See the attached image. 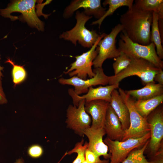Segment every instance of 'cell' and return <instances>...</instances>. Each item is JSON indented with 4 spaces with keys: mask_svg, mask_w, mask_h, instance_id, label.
Segmentation results:
<instances>
[{
    "mask_svg": "<svg viewBox=\"0 0 163 163\" xmlns=\"http://www.w3.org/2000/svg\"><path fill=\"white\" fill-rule=\"evenodd\" d=\"M152 12L141 10L133 4L132 7L121 15L120 24L125 33L133 42L147 45L150 41Z\"/></svg>",
    "mask_w": 163,
    "mask_h": 163,
    "instance_id": "cell-1",
    "label": "cell"
},
{
    "mask_svg": "<svg viewBox=\"0 0 163 163\" xmlns=\"http://www.w3.org/2000/svg\"><path fill=\"white\" fill-rule=\"evenodd\" d=\"M118 42V50L131 59H142L151 62L160 69H163V61L158 56L153 42L144 45L132 41L124 32L121 33Z\"/></svg>",
    "mask_w": 163,
    "mask_h": 163,
    "instance_id": "cell-2",
    "label": "cell"
},
{
    "mask_svg": "<svg viewBox=\"0 0 163 163\" xmlns=\"http://www.w3.org/2000/svg\"><path fill=\"white\" fill-rule=\"evenodd\" d=\"M92 17V16L87 15L83 12L77 11L75 26L71 30L63 32L60 35V38L70 41L75 46L78 41L82 46L91 48L100 36L96 30H90L85 27L86 22Z\"/></svg>",
    "mask_w": 163,
    "mask_h": 163,
    "instance_id": "cell-3",
    "label": "cell"
},
{
    "mask_svg": "<svg viewBox=\"0 0 163 163\" xmlns=\"http://www.w3.org/2000/svg\"><path fill=\"white\" fill-rule=\"evenodd\" d=\"M131 59V63L126 69L116 75L110 76L109 85L119 84V82L125 78L134 75L140 78L145 85L155 82L154 77L160 69L145 59Z\"/></svg>",
    "mask_w": 163,
    "mask_h": 163,
    "instance_id": "cell-4",
    "label": "cell"
},
{
    "mask_svg": "<svg viewBox=\"0 0 163 163\" xmlns=\"http://www.w3.org/2000/svg\"><path fill=\"white\" fill-rule=\"evenodd\" d=\"M118 92L129 112L130 125L125 131L121 141L130 138H141L150 132V125L147 118L143 117L138 112L134 106L135 101L125 91L119 88Z\"/></svg>",
    "mask_w": 163,
    "mask_h": 163,
    "instance_id": "cell-5",
    "label": "cell"
},
{
    "mask_svg": "<svg viewBox=\"0 0 163 163\" xmlns=\"http://www.w3.org/2000/svg\"><path fill=\"white\" fill-rule=\"evenodd\" d=\"M36 1L35 0H18L11 1L7 7L0 10L1 15L5 18H9L11 20L16 19V17L12 16L11 14L14 12L21 13L23 18L30 26L38 30H44L43 22L38 17L35 10Z\"/></svg>",
    "mask_w": 163,
    "mask_h": 163,
    "instance_id": "cell-6",
    "label": "cell"
},
{
    "mask_svg": "<svg viewBox=\"0 0 163 163\" xmlns=\"http://www.w3.org/2000/svg\"><path fill=\"white\" fill-rule=\"evenodd\" d=\"M106 34L103 33L101 35L89 50L75 56V61L71 64L69 68L64 72V73L69 74L71 77L76 76L83 80L87 79L88 76L90 78L94 77L95 73L92 69V66L93 61L98 53L97 44Z\"/></svg>",
    "mask_w": 163,
    "mask_h": 163,
    "instance_id": "cell-7",
    "label": "cell"
},
{
    "mask_svg": "<svg viewBox=\"0 0 163 163\" xmlns=\"http://www.w3.org/2000/svg\"><path fill=\"white\" fill-rule=\"evenodd\" d=\"M150 132L142 137L123 141L113 140L107 137L103 141L110 151V163H120L133 150L144 145L150 139Z\"/></svg>",
    "mask_w": 163,
    "mask_h": 163,
    "instance_id": "cell-8",
    "label": "cell"
},
{
    "mask_svg": "<svg viewBox=\"0 0 163 163\" xmlns=\"http://www.w3.org/2000/svg\"><path fill=\"white\" fill-rule=\"evenodd\" d=\"M123 29L122 25L119 24L112 29L109 34H106L99 41L97 44L98 53L93 61L95 68L101 67L107 59L115 58L120 55V52L116 46V38Z\"/></svg>",
    "mask_w": 163,
    "mask_h": 163,
    "instance_id": "cell-9",
    "label": "cell"
},
{
    "mask_svg": "<svg viewBox=\"0 0 163 163\" xmlns=\"http://www.w3.org/2000/svg\"><path fill=\"white\" fill-rule=\"evenodd\" d=\"M85 100H81L78 106L69 105L67 110L66 123L68 127L80 136L84 135L85 130L90 127L91 119L85 111Z\"/></svg>",
    "mask_w": 163,
    "mask_h": 163,
    "instance_id": "cell-10",
    "label": "cell"
},
{
    "mask_svg": "<svg viewBox=\"0 0 163 163\" xmlns=\"http://www.w3.org/2000/svg\"><path fill=\"white\" fill-rule=\"evenodd\" d=\"M93 71L95 73V75L91 78L83 80L74 76L67 79L61 78L59 79V82L62 85L73 86L74 92L78 95L86 93L90 87L109 84L110 76L105 74L102 67L95 68Z\"/></svg>",
    "mask_w": 163,
    "mask_h": 163,
    "instance_id": "cell-11",
    "label": "cell"
},
{
    "mask_svg": "<svg viewBox=\"0 0 163 163\" xmlns=\"http://www.w3.org/2000/svg\"><path fill=\"white\" fill-rule=\"evenodd\" d=\"M147 120L150 125V137L148 145L153 157L162 145L163 138V112L161 109L156 110Z\"/></svg>",
    "mask_w": 163,
    "mask_h": 163,
    "instance_id": "cell-12",
    "label": "cell"
},
{
    "mask_svg": "<svg viewBox=\"0 0 163 163\" xmlns=\"http://www.w3.org/2000/svg\"><path fill=\"white\" fill-rule=\"evenodd\" d=\"M81 8H83V12L85 14L93 15L97 20L103 16L107 9L102 6L100 0H75L72 1L65 8L63 13L64 18L71 17L75 11Z\"/></svg>",
    "mask_w": 163,
    "mask_h": 163,
    "instance_id": "cell-13",
    "label": "cell"
},
{
    "mask_svg": "<svg viewBox=\"0 0 163 163\" xmlns=\"http://www.w3.org/2000/svg\"><path fill=\"white\" fill-rule=\"evenodd\" d=\"M119 85L113 84L105 86H100L96 88L91 87L89 88L86 94L81 96L77 94L72 88L69 89L68 92L72 99L74 105L77 107L79 102L82 100H85L86 101L102 100L110 103L112 91L119 88Z\"/></svg>",
    "mask_w": 163,
    "mask_h": 163,
    "instance_id": "cell-14",
    "label": "cell"
},
{
    "mask_svg": "<svg viewBox=\"0 0 163 163\" xmlns=\"http://www.w3.org/2000/svg\"><path fill=\"white\" fill-rule=\"evenodd\" d=\"M106 133L104 128L94 129L91 126L84 132L89 140L87 149L99 157L103 156L106 159L110 158V155L108 153V147L103 139Z\"/></svg>",
    "mask_w": 163,
    "mask_h": 163,
    "instance_id": "cell-15",
    "label": "cell"
},
{
    "mask_svg": "<svg viewBox=\"0 0 163 163\" xmlns=\"http://www.w3.org/2000/svg\"><path fill=\"white\" fill-rule=\"evenodd\" d=\"M110 103L102 100L86 101L85 109L91 117L92 125L94 129L104 128L107 109Z\"/></svg>",
    "mask_w": 163,
    "mask_h": 163,
    "instance_id": "cell-16",
    "label": "cell"
},
{
    "mask_svg": "<svg viewBox=\"0 0 163 163\" xmlns=\"http://www.w3.org/2000/svg\"><path fill=\"white\" fill-rule=\"evenodd\" d=\"M104 128L109 139L113 140L122 141L125 131L110 104L107 109Z\"/></svg>",
    "mask_w": 163,
    "mask_h": 163,
    "instance_id": "cell-17",
    "label": "cell"
},
{
    "mask_svg": "<svg viewBox=\"0 0 163 163\" xmlns=\"http://www.w3.org/2000/svg\"><path fill=\"white\" fill-rule=\"evenodd\" d=\"M109 103L119 119L123 129L126 130L130 125L129 112L127 106L116 89L112 93Z\"/></svg>",
    "mask_w": 163,
    "mask_h": 163,
    "instance_id": "cell-18",
    "label": "cell"
},
{
    "mask_svg": "<svg viewBox=\"0 0 163 163\" xmlns=\"http://www.w3.org/2000/svg\"><path fill=\"white\" fill-rule=\"evenodd\" d=\"M125 92L137 100H146L163 94V85L155 84V82H152L146 84L142 88Z\"/></svg>",
    "mask_w": 163,
    "mask_h": 163,
    "instance_id": "cell-19",
    "label": "cell"
},
{
    "mask_svg": "<svg viewBox=\"0 0 163 163\" xmlns=\"http://www.w3.org/2000/svg\"><path fill=\"white\" fill-rule=\"evenodd\" d=\"M163 102V94H162L147 99L135 101L134 106L141 116L147 118Z\"/></svg>",
    "mask_w": 163,
    "mask_h": 163,
    "instance_id": "cell-20",
    "label": "cell"
},
{
    "mask_svg": "<svg viewBox=\"0 0 163 163\" xmlns=\"http://www.w3.org/2000/svg\"><path fill=\"white\" fill-rule=\"evenodd\" d=\"M133 0H105L103 2L102 5L104 7L108 5L109 8L106 11L103 16L99 19L93 22L91 25L98 24L99 28H100L102 22L106 18L112 15L115 11L119 8L126 6L128 8V9H131L133 5Z\"/></svg>",
    "mask_w": 163,
    "mask_h": 163,
    "instance_id": "cell-21",
    "label": "cell"
},
{
    "mask_svg": "<svg viewBox=\"0 0 163 163\" xmlns=\"http://www.w3.org/2000/svg\"><path fill=\"white\" fill-rule=\"evenodd\" d=\"M152 21L151 30V42L155 44L157 54L161 60L163 59V48L158 24V14L152 12Z\"/></svg>",
    "mask_w": 163,
    "mask_h": 163,
    "instance_id": "cell-22",
    "label": "cell"
},
{
    "mask_svg": "<svg viewBox=\"0 0 163 163\" xmlns=\"http://www.w3.org/2000/svg\"><path fill=\"white\" fill-rule=\"evenodd\" d=\"M134 2L135 6L142 11L158 13L163 9V0H136Z\"/></svg>",
    "mask_w": 163,
    "mask_h": 163,
    "instance_id": "cell-23",
    "label": "cell"
},
{
    "mask_svg": "<svg viewBox=\"0 0 163 163\" xmlns=\"http://www.w3.org/2000/svg\"><path fill=\"white\" fill-rule=\"evenodd\" d=\"M149 142V140L141 148L138 149H136L132 150L120 163H153L149 161L144 155V151L148 145Z\"/></svg>",
    "mask_w": 163,
    "mask_h": 163,
    "instance_id": "cell-24",
    "label": "cell"
},
{
    "mask_svg": "<svg viewBox=\"0 0 163 163\" xmlns=\"http://www.w3.org/2000/svg\"><path fill=\"white\" fill-rule=\"evenodd\" d=\"M5 62L9 63L12 66L11 75L14 86L25 81L27 76V73L23 66L15 64L10 59H8Z\"/></svg>",
    "mask_w": 163,
    "mask_h": 163,
    "instance_id": "cell-25",
    "label": "cell"
},
{
    "mask_svg": "<svg viewBox=\"0 0 163 163\" xmlns=\"http://www.w3.org/2000/svg\"><path fill=\"white\" fill-rule=\"evenodd\" d=\"M115 62L113 63L114 75H116L126 69L131 61V58L125 53L120 52V55L115 58Z\"/></svg>",
    "mask_w": 163,
    "mask_h": 163,
    "instance_id": "cell-26",
    "label": "cell"
},
{
    "mask_svg": "<svg viewBox=\"0 0 163 163\" xmlns=\"http://www.w3.org/2000/svg\"><path fill=\"white\" fill-rule=\"evenodd\" d=\"M88 143L86 142L84 144L83 139L78 142L75 145V147L68 152L69 155L76 153L77 156L72 163H81L85 159V152L87 148Z\"/></svg>",
    "mask_w": 163,
    "mask_h": 163,
    "instance_id": "cell-27",
    "label": "cell"
},
{
    "mask_svg": "<svg viewBox=\"0 0 163 163\" xmlns=\"http://www.w3.org/2000/svg\"><path fill=\"white\" fill-rule=\"evenodd\" d=\"M27 152L28 155L31 158H38L43 155V149L40 145L35 144L29 146Z\"/></svg>",
    "mask_w": 163,
    "mask_h": 163,
    "instance_id": "cell-28",
    "label": "cell"
},
{
    "mask_svg": "<svg viewBox=\"0 0 163 163\" xmlns=\"http://www.w3.org/2000/svg\"><path fill=\"white\" fill-rule=\"evenodd\" d=\"M85 159L90 163H109V160H101L99 157L87 149L85 152Z\"/></svg>",
    "mask_w": 163,
    "mask_h": 163,
    "instance_id": "cell-29",
    "label": "cell"
},
{
    "mask_svg": "<svg viewBox=\"0 0 163 163\" xmlns=\"http://www.w3.org/2000/svg\"><path fill=\"white\" fill-rule=\"evenodd\" d=\"M151 162L153 163H163V150L162 145L158 151L153 157Z\"/></svg>",
    "mask_w": 163,
    "mask_h": 163,
    "instance_id": "cell-30",
    "label": "cell"
},
{
    "mask_svg": "<svg viewBox=\"0 0 163 163\" xmlns=\"http://www.w3.org/2000/svg\"><path fill=\"white\" fill-rule=\"evenodd\" d=\"M158 24L162 42H163V9L158 13Z\"/></svg>",
    "mask_w": 163,
    "mask_h": 163,
    "instance_id": "cell-31",
    "label": "cell"
},
{
    "mask_svg": "<svg viewBox=\"0 0 163 163\" xmlns=\"http://www.w3.org/2000/svg\"><path fill=\"white\" fill-rule=\"evenodd\" d=\"M7 102L8 101L2 87V78H0V104H6Z\"/></svg>",
    "mask_w": 163,
    "mask_h": 163,
    "instance_id": "cell-32",
    "label": "cell"
},
{
    "mask_svg": "<svg viewBox=\"0 0 163 163\" xmlns=\"http://www.w3.org/2000/svg\"><path fill=\"white\" fill-rule=\"evenodd\" d=\"M154 81H156L158 84L163 85V71L162 69H160L155 75Z\"/></svg>",
    "mask_w": 163,
    "mask_h": 163,
    "instance_id": "cell-33",
    "label": "cell"
},
{
    "mask_svg": "<svg viewBox=\"0 0 163 163\" xmlns=\"http://www.w3.org/2000/svg\"><path fill=\"white\" fill-rule=\"evenodd\" d=\"M14 163H24L23 159L21 158L17 159Z\"/></svg>",
    "mask_w": 163,
    "mask_h": 163,
    "instance_id": "cell-34",
    "label": "cell"
},
{
    "mask_svg": "<svg viewBox=\"0 0 163 163\" xmlns=\"http://www.w3.org/2000/svg\"><path fill=\"white\" fill-rule=\"evenodd\" d=\"M4 67L1 66L0 64V78H2V77L3 76V74L2 72V71H3Z\"/></svg>",
    "mask_w": 163,
    "mask_h": 163,
    "instance_id": "cell-35",
    "label": "cell"
},
{
    "mask_svg": "<svg viewBox=\"0 0 163 163\" xmlns=\"http://www.w3.org/2000/svg\"><path fill=\"white\" fill-rule=\"evenodd\" d=\"M81 163H90L85 159Z\"/></svg>",
    "mask_w": 163,
    "mask_h": 163,
    "instance_id": "cell-36",
    "label": "cell"
}]
</instances>
